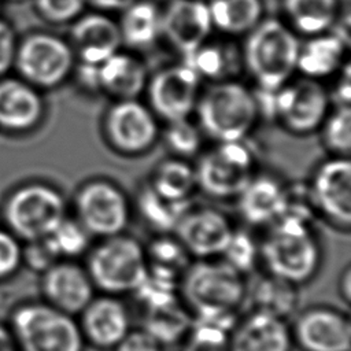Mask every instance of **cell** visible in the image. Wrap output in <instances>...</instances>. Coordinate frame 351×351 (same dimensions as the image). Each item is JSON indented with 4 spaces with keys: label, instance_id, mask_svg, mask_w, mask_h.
Wrapping results in <instances>:
<instances>
[{
    "label": "cell",
    "instance_id": "60d3db41",
    "mask_svg": "<svg viewBox=\"0 0 351 351\" xmlns=\"http://www.w3.org/2000/svg\"><path fill=\"white\" fill-rule=\"evenodd\" d=\"M58 261L59 258L52 250L47 237L34 241H27L26 248H22V263L25 262L34 271L44 273Z\"/></svg>",
    "mask_w": 351,
    "mask_h": 351
},
{
    "label": "cell",
    "instance_id": "44dd1931",
    "mask_svg": "<svg viewBox=\"0 0 351 351\" xmlns=\"http://www.w3.org/2000/svg\"><path fill=\"white\" fill-rule=\"evenodd\" d=\"M287 192L288 189L278 180L270 176H254L236 197L244 226L263 230L276 222L284 213Z\"/></svg>",
    "mask_w": 351,
    "mask_h": 351
},
{
    "label": "cell",
    "instance_id": "ffe728a7",
    "mask_svg": "<svg viewBox=\"0 0 351 351\" xmlns=\"http://www.w3.org/2000/svg\"><path fill=\"white\" fill-rule=\"evenodd\" d=\"M213 23L203 0H171L162 11V34L184 56L204 44Z\"/></svg>",
    "mask_w": 351,
    "mask_h": 351
},
{
    "label": "cell",
    "instance_id": "d6a6232c",
    "mask_svg": "<svg viewBox=\"0 0 351 351\" xmlns=\"http://www.w3.org/2000/svg\"><path fill=\"white\" fill-rule=\"evenodd\" d=\"M148 184L160 196L174 202H191L197 188L195 169L181 159L162 162Z\"/></svg>",
    "mask_w": 351,
    "mask_h": 351
},
{
    "label": "cell",
    "instance_id": "4316f807",
    "mask_svg": "<svg viewBox=\"0 0 351 351\" xmlns=\"http://www.w3.org/2000/svg\"><path fill=\"white\" fill-rule=\"evenodd\" d=\"M132 206L133 214L138 215L148 232L152 234H166L174 232L178 221L191 207V202L166 199L147 182L138 189Z\"/></svg>",
    "mask_w": 351,
    "mask_h": 351
},
{
    "label": "cell",
    "instance_id": "603a6c76",
    "mask_svg": "<svg viewBox=\"0 0 351 351\" xmlns=\"http://www.w3.org/2000/svg\"><path fill=\"white\" fill-rule=\"evenodd\" d=\"M300 287L258 270L247 278L245 310L261 311L289 321L299 310Z\"/></svg>",
    "mask_w": 351,
    "mask_h": 351
},
{
    "label": "cell",
    "instance_id": "4fadbf2b",
    "mask_svg": "<svg viewBox=\"0 0 351 351\" xmlns=\"http://www.w3.org/2000/svg\"><path fill=\"white\" fill-rule=\"evenodd\" d=\"M317 217L347 233L351 226V165L347 158L322 163L310 184Z\"/></svg>",
    "mask_w": 351,
    "mask_h": 351
},
{
    "label": "cell",
    "instance_id": "f35d334b",
    "mask_svg": "<svg viewBox=\"0 0 351 351\" xmlns=\"http://www.w3.org/2000/svg\"><path fill=\"white\" fill-rule=\"evenodd\" d=\"M184 63L189 66L200 78L218 77L225 67L223 52L207 43L197 47L195 51L184 56Z\"/></svg>",
    "mask_w": 351,
    "mask_h": 351
},
{
    "label": "cell",
    "instance_id": "9a60e30c",
    "mask_svg": "<svg viewBox=\"0 0 351 351\" xmlns=\"http://www.w3.org/2000/svg\"><path fill=\"white\" fill-rule=\"evenodd\" d=\"M200 77L185 63L159 70L148 82L149 108L167 122L185 119L196 108Z\"/></svg>",
    "mask_w": 351,
    "mask_h": 351
},
{
    "label": "cell",
    "instance_id": "8fae6325",
    "mask_svg": "<svg viewBox=\"0 0 351 351\" xmlns=\"http://www.w3.org/2000/svg\"><path fill=\"white\" fill-rule=\"evenodd\" d=\"M15 62L22 77L33 86L53 88L62 84L74 69L71 45L52 34L29 36L19 45Z\"/></svg>",
    "mask_w": 351,
    "mask_h": 351
},
{
    "label": "cell",
    "instance_id": "3957f363",
    "mask_svg": "<svg viewBox=\"0 0 351 351\" xmlns=\"http://www.w3.org/2000/svg\"><path fill=\"white\" fill-rule=\"evenodd\" d=\"M82 261L99 293L130 296L147 276L144 241L129 232L95 240Z\"/></svg>",
    "mask_w": 351,
    "mask_h": 351
},
{
    "label": "cell",
    "instance_id": "836d02e7",
    "mask_svg": "<svg viewBox=\"0 0 351 351\" xmlns=\"http://www.w3.org/2000/svg\"><path fill=\"white\" fill-rule=\"evenodd\" d=\"M219 258L248 278L261 270L259 236L247 226H234L233 233Z\"/></svg>",
    "mask_w": 351,
    "mask_h": 351
},
{
    "label": "cell",
    "instance_id": "e0dca14e",
    "mask_svg": "<svg viewBox=\"0 0 351 351\" xmlns=\"http://www.w3.org/2000/svg\"><path fill=\"white\" fill-rule=\"evenodd\" d=\"M232 219L215 207L191 206L173 234L192 259L219 258L233 233Z\"/></svg>",
    "mask_w": 351,
    "mask_h": 351
},
{
    "label": "cell",
    "instance_id": "e575fe53",
    "mask_svg": "<svg viewBox=\"0 0 351 351\" xmlns=\"http://www.w3.org/2000/svg\"><path fill=\"white\" fill-rule=\"evenodd\" d=\"M47 240L59 259L71 261L82 259L95 241L86 229L74 217L69 215L53 229Z\"/></svg>",
    "mask_w": 351,
    "mask_h": 351
},
{
    "label": "cell",
    "instance_id": "f546056e",
    "mask_svg": "<svg viewBox=\"0 0 351 351\" xmlns=\"http://www.w3.org/2000/svg\"><path fill=\"white\" fill-rule=\"evenodd\" d=\"M140 326L149 332L163 348L176 343L180 344L192 324V315L181 299L158 307L140 310Z\"/></svg>",
    "mask_w": 351,
    "mask_h": 351
},
{
    "label": "cell",
    "instance_id": "52a82bcc",
    "mask_svg": "<svg viewBox=\"0 0 351 351\" xmlns=\"http://www.w3.org/2000/svg\"><path fill=\"white\" fill-rule=\"evenodd\" d=\"M4 214L12 234L25 241H34L48 237L67 217V203L53 186L33 182L10 196Z\"/></svg>",
    "mask_w": 351,
    "mask_h": 351
},
{
    "label": "cell",
    "instance_id": "bcb514c9",
    "mask_svg": "<svg viewBox=\"0 0 351 351\" xmlns=\"http://www.w3.org/2000/svg\"><path fill=\"white\" fill-rule=\"evenodd\" d=\"M337 293L343 303L350 304L351 302V266L347 263L341 270L337 281Z\"/></svg>",
    "mask_w": 351,
    "mask_h": 351
},
{
    "label": "cell",
    "instance_id": "ab89813d",
    "mask_svg": "<svg viewBox=\"0 0 351 351\" xmlns=\"http://www.w3.org/2000/svg\"><path fill=\"white\" fill-rule=\"evenodd\" d=\"M41 16L53 23H64L78 18L85 0H36Z\"/></svg>",
    "mask_w": 351,
    "mask_h": 351
},
{
    "label": "cell",
    "instance_id": "7bdbcfd3",
    "mask_svg": "<svg viewBox=\"0 0 351 351\" xmlns=\"http://www.w3.org/2000/svg\"><path fill=\"white\" fill-rule=\"evenodd\" d=\"M112 351H163V346L143 326H133Z\"/></svg>",
    "mask_w": 351,
    "mask_h": 351
},
{
    "label": "cell",
    "instance_id": "d6986e66",
    "mask_svg": "<svg viewBox=\"0 0 351 351\" xmlns=\"http://www.w3.org/2000/svg\"><path fill=\"white\" fill-rule=\"evenodd\" d=\"M289 321L244 310L229 332V351H293Z\"/></svg>",
    "mask_w": 351,
    "mask_h": 351
},
{
    "label": "cell",
    "instance_id": "5b68a950",
    "mask_svg": "<svg viewBox=\"0 0 351 351\" xmlns=\"http://www.w3.org/2000/svg\"><path fill=\"white\" fill-rule=\"evenodd\" d=\"M195 110L200 129L218 143L241 141L259 115L256 96L233 81L210 86L199 96Z\"/></svg>",
    "mask_w": 351,
    "mask_h": 351
},
{
    "label": "cell",
    "instance_id": "ac0fdd59",
    "mask_svg": "<svg viewBox=\"0 0 351 351\" xmlns=\"http://www.w3.org/2000/svg\"><path fill=\"white\" fill-rule=\"evenodd\" d=\"M41 293L52 307L77 317L97 292L82 262L59 259L41 273Z\"/></svg>",
    "mask_w": 351,
    "mask_h": 351
},
{
    "label": "cell",
    "instance_id": "c3c4849f",
    "mask_svg": "<svg viewBox=\"0 0 351 351\" xmlns=\"http://www.w3.org/2000/svg\"><path fill=\"white\" fill-rule=\"evenodd\" d=\"M0 351H18V346L15 343L12 332H10L7 328L1 325H0Z\"/></svg>",
    "mask_w": 351,
    "mask_h": 351
},
{
    "label": "cell",
    "instance_id": "484cf974",
    "mask_svg": "<svg viewBox=\"0 0 351 351\" xmlns=\"http://www.w3.org/2000/svg\"><path fill=\"white\" fill-rule=\"evenodd\" d=\"M346 55V40L340 36L321 33L299 48L296 70L307 78L318 80L341 70Z\"/></svg>",
    "mask_w": 351,
    "mask_h": 351
},
{
    "label": "cell",
    "instance_id": "7dc6e473",
    "mask_svg": "<svg viewBox=\"0 0 351 351\" xmlns=\"http://www.w3.org/2000/svg\"><path fill=\"white\" fill-rule=\"evenodd\" d=\"M136 0H85V3L90 4L93 8L100 11H118L122 12Z\"/></svg>",
    "mask_w": 351,
    "mask_h": 351
},
{
    "label": "cell",
    "instance_id": "2e32d148",
    "mask_svg": "<svg viewBox=\"0 0 351 351\" xmlns=\"http://www.w3.org/2000/svg\"><path fill=\"white\" fill-rule=\"evenodd\" d=\"M104 133L112 148L126 155H137L154 145L159 129L151 108L136 99H125L108 108Z\"/></svg>",
    "mask_w": 351,
    "mask_h": 351
},
{
    "label": "cell",
    "instance_id": "7a4b0ae2",
    "mask_svg": "<svg viewBox=\"0 0 351 351\" xmlns=\"http://www.w3.org/2000/svg\"><path fill=\"white\" fill-rule=\"evenodd\" d=\"M261 270L298 287L310 284L321 271L324 245L315 222L281 215L259 236Z\"/></svg>",
    "mask_w": 351,
    "mask_h": 351
},
{
    "label": "cell",
    "instance_id": "4dcf8cb0",
    "mask_svg": "<svg viewBox=\"0 0 351 351\" xmlns=\"http://www.w3.org/2000/svg\"><path fill=\"white\" fill-rule=\"evenodd\" d=\"M207 4L213 27L226 34H245L262 21L261 0H211Z\"/></svg>",
    "mask_w": 351,
    "mask_h": 351
},
{
    "label": "cell",
    "instance_id": "30bf717a",
    "mask_svg": "<svg viewBox=\"0 0 351 351\" xmlns=\"http://www.w3.org/2000/svg\"><path fill=\"white\" fill-rule=\"evenodd\" d=\"M293 347L299 351H350L348 311L325 303L299 308L289 319Z\"/></svg>",
    "mask_w": 351,
    "mask_h": 351
},
{
    "label": "cell",
    "instance_id": "1f68e13d",
    "mask_svg": "<svg viewBox=\"0 0 351 351\" xmlns=\"http://www.w3.org/2000/svg\"><path fill=\"white\" fill-rule=\"evenodd\" d=\"M284 12L293 30L317 36L335 23L339 0H284Z\"/></svg>",
    "mask_w": 351,
    "mask_h": 351
},
{
    "label": "cell",
    "instance_id": "277c9868",
    "mask_svg": "<svg viewBox=\"0 0 351 351\" xmlns=\"http://www.w3.org/2000/svg\"><path fill=\"white\" fill-rule=\"evenodd\" d=\"M245 66L261 90L274 92L296 70L299 41L293 30L278 19H262L247 33Z\"/></svg>",
    "mask_w": 351,
    "mask_h": 351
},
{
    "label": "cell",
    "instance_id": "d590c367",
    "mask_svg": "<svg viewBox=\"0 0 351 351\" xmlns=\"http://www.w3.org/2000/svg\"><path fill=\"white\" fill-rule=\"evenodd\" d=\"M229 332L223 326L192 319V324L180 341V351H229Z\"/></svg>",
    "mask_w": 351,
    "mask_h": 351
},
{
    "label": "cell",
    "instance_id": "cb8c5ba5",
    "mask_svg": "<svg viewBox=\"0 0 351 351\" xmlns=\"http://www.w3.org/2000/svg\"><path fill=\"white\" fill-rule=\"evenodd\" d=\"M44 103L33 85L19 80L0 81V128L27 130L36 126Z\"/></svg>",
    "mask_w": 351,
    "mask_h": 351
},
{
    "label": "cell",
    "instance_id": "f1b7e54d",
    "mask_svg": "<svg viewBox=\"0 0 351 351\" xmlns=\"http://www.w3.org/2000/svg\"><path fill=\"white\" fill-rule=\"evenodd\" d=\"M122 43L134 48H144L162 34V11L148 0H136L122 11L119 22Z\"/></svg>",
    "mask_w": 351,
    "mask_h": 351
},
{
    "label": "cell",
    "instance_id": "7402d4cb",
    "mask_svg": "<svg viewBox=\"0 0 351 351\" xmlns=\"http://www.w3.org/2000/svg\"><path fill=\"white\" fill-rule=\"evenodd\" d=\"M122 37L118 23L104 14L78 16L71 29V49L80 63L100 64L119 51Z\"/></svg>",
    "mask_w": 351,
    "mask_h": 351
},
{
    "label": "cell",
    "instance_id": "7c38bea8",
    "mask_svg": "<svg viewBox=\"0 0 351 351\" xmlns=\"http://www.w3.org/2000/svg\"><path fill=\"white\" fill-rule=\"evenodd\" d=\"M329 111V96L325 88L313 78L285 84L273 93V112L282 125L298 134L319 128Z\"/></svg>",
    "mask_w": 351,
    "mask_h": 351
},
{
    "label": "cell",
    "instance_id": "83f0119b",
    "mask_svg": "<svg viewBox=\"0 0 351 351\" xmlns=\"http://www.w3.org/2000/svg\"><path fill=\"white\" fill-rule=\"evenodd\" d=\"M147 271L152 276L178 282L193 261L173 233L152 234L144 243Z\"/></svg>",
    "mask_w": 351,
    "mask_h": 351
},
{
    "label": "cell",
    "instance_id": "ba28073f",
    "mask_svg": "<svg viewBox=\"0 0 351 351\" xmlns=\"http://www.w3.org/2000/svg\"><path fill=\"white\" fill-rule=\"evenodd\" d=\"M74 218L93 240L128 232L133 218L129 196L114 182L96 178L80 186L73 202Z\"/></svg>",
    "mask_w": 351,
    "mask_h": 351
},
{
    "label": "cell",
    "instance_id": "ee69618b",
    "mask_svg": "<svg viewBox=\"0 0 351 351\" xmlns=\"http://www.w3.org/2000/svg\"><path fill=\"white\" fill-rule=\"evenodd\" d=\"M15 36L12 29L0 19V75L15 62Z\"/></svg>",
    "mask_w": 351,
    "mask_h": 351
},
{
    "label": "cell",
    "instance_id": "8d00e7d4",
    "mask_svg": "<svg viewBox=\"0 0 351 351\" xmlns=\"http://www.w3.org/2000/svg\"><path fill=\"white\" fill-rule=\"evenodd\" d=\"M322 125L326 147L339 155H347L351 148L350 106H339L333 112L328 114Z\"/></svg>",
    "mask_w": 351,
    "mask_h": 351
},
{
    "label": "cell",
    "instance_id": "74e56055",
    "mask_svg": "<svg viewBox=\"0 0 351 351\" xmlns=\"http://www.w3.org/2000/svg\"><path fill=\"white\" fill-rule=\"evenodd\" d=\"M167 123L169 126L166 129L165 138L171 151L180 156L195 155L202 145L200 129L189 122L188 118Z\"/></svg>",
    "mask_w": 351,
    "mask_h": 351
},
{
    "label": "cell",
    "instance_id": "f6af8a7d",
    "mask_svg": "<svg viewBox=\"0 0 351 351\" xmlns=\"http://www.w3.org/2000/svg\"><path fill=\"white\" fill-rule=\"evenodd\" d=\"M343 75L336 86L335 96L339 101V106H350V95H351V81H350V66L346 64L343 69Z\"/></svg>",
    "mask_w": 351,
    "mask_h": 351
},
{
    "label": "cell",
    "instance_id": "6da1fadb",
    "mask_svg": "<svg viewBox=\"0 0 351 351\" xmlns=\"http://www.w3.org/2000/svg\"><path fill=\"white\" fill-rule=\"evenodd\" d=\"M247 277L221 258L193 259L180 281V298L192 319L232 329L245 307Z\"/></svg>",
    "mask_w": 351,
    "mask_h": 351
},
{
    "label": "cell",
    "instance_id": "b9f144b4",
    "mask_svg": "<svg viewBox=\"0 0 351 351\" xmlns=\"http://www.w3.org/2000/svg\"><path fill=\"white\" fill-rule=\"evenodd\" d=\"M22 265V245L19 239L0 229V278L14 274Z\"/></svg>",
    "mask_w": 351,
    "mask_h": 351
},
{
    "label": "cell",
    "instance_id": "d4e9b609",
    "mask_svg": "<svg viewBox=\"0 0 351 351\" xmlns=\"http://www.w3.org/2000/svg\"><path fill=\"white\" fill-rule=\"evenodd\" d=\"M99 89L118 100L136 99L147 85V71L140 59L115 52L97 66Z\"/></svg>",
    "mask_w": 351,
    "mask_h": 351
},
{
    "label": "cell",
    "instance_id": "8992f818",
    "mask_svg": "<svg viewBox=\"0 0 351 351\" xmlns=\"http://www.w3.org/2000/svg\"><path fill=\"white\" fill-rule=\"evenodd\" d=\"M11 332L21 351H85L77 317L47 302L26 303L11 317Z\"/></svg>",
    "mask_w": 351,
    "mask_h": 351
},
{
    "label": "cell",
    "instance_id": "9c48e42d",
    "mask_svg": "<svg viewBox=\"0 0 351 351\" xmlns=\"http://www.w3.org/2000/svg\"><path fill=\"white\" fill-rule=\"evenodd\" d=\"M196 185L217 200L236 199L254 178V158L241 141L218 143L197 163Z\"/></svg>",
    "mask_w": 351,
    "mask_h": 351
},
{
    "label": "cell",
    "instance_id": "5bb4252c",
    "mask_svg": "<svg viewBox=\"0 0 351 351\" xmlns=\"http://www.w3.org/2000/svg\"><path fill=\"white\" fill-rule=\"evenodd\" d=\"M86 348L112 351L134 326L132 308L125 298L96 293L77 315Z\"/></svg>",
    "mask_w": 351,
    "mask_h": 351
}]
</instances>
